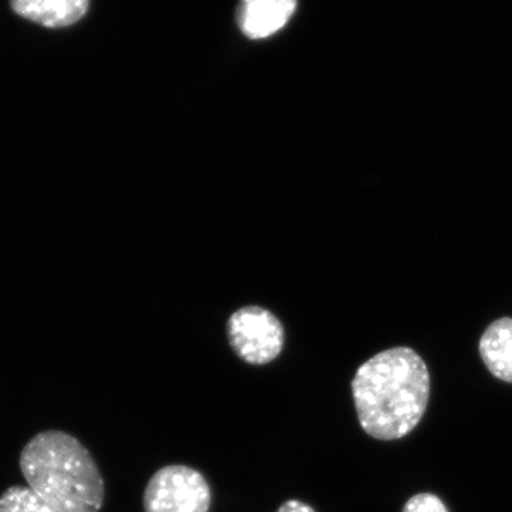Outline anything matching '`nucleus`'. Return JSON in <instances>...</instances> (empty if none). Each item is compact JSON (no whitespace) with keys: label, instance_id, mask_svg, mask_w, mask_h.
<instances>
[{"label":"nucleus","instance_id":"f257e3e1","mask_svg":"<svg viewBox=\"0 0 512 512\" xmlns=\"http://www.w3.org/2000/svg\"><path fill=\"white\" fill-rule=\"evenodd\" d=\"M352 393L366 434L382 441L403 439L429 404V369L413 349L384 350L357 369Z\"/></svg>","mask_w":512,"mask_h":512},{"label":"nucleus","instance_id":"f03ea898","mask_svg":"<svg viewBox=\"0 0 512 512\" xmlns=\"http://www.w3.org/2000/svg\"><path fill=\"white\" fill-rule=\"evenodd\" d=\"M19 464L28 487L56 512H100L103 507L99 466L72 434H36L23 447Z\"/></svg>","mask_w":512,"mask_h":512},{"label":"nucleus","instance_id":"7ed1b4c3","mask_svg":"<svg viewBox=\"0 0 512 512\" xmlns=\"http://www.w3.org/2000/svg\"><path fill=\"white\" fill-rule=\"evenodd\" d=\"M210 484L200 471L188 466H165L148 480L144 512H208Z\"/></svg>","mask_w":512,"mask_h":512},{"label":"nucleus","instance_id":"20e7f679","mask_svg":"<svg viewBox=\"0 0 512 512\" xmlns=\"http://www.w3.org/2000/svg\"><path fill=\"white\" fill-rule=\"evenodd\" d=\"M228 338L239 359L248 365H268L284 349L285 329L274 313L247 306L229 318Z\"/></svg>","mask_w":512,"mask_h":512},{"label":"nucleus","instance_id":"39448f33","mask_svg":"<svg viewBox=\"0 0 512 512\" xmlns=\"http://www.w3.org/2000/svg\"><path fill=\"white\" fill-rule=\"evenodd\" d=\"M296 8L298 0H241L239 29L249 39H266L285 28Z\"/></svg>","mask_w":512,"mask_h":512},{"label":"nucleus","instance_id":"423d86ee","mask_svg":"<svg viewBox=\"0 0 512 512\" xmlns=\"http://www.w3.org/2000/svg\"><path fill=\"white\" fill-rule=\"evenodd\" d=\"M90 0H10L20 18L49 29L69 28L84 18Z\"/></svg>","mask_w":512,"mask_h":512},{"label":"nucleus","instance_id":"0eeeda50","mask_svg":"<svg viewBox=\"0 0 512 512\" xmlns=\"http://www.w3.org/2000/svg\"><path fill=\"white\" fill-rule=\"evenodd\" d=\"M480 355L491 375L512 383V319L495 320L480 340Z\"/></svg>","mask_w":512,"mask_h":512},{"label":"nucleus","instance_id":"6e6552de","mask_svg":"<svg viewBox=\"0 0 512 512\" xmlns=\"http://www.w3.org/2000/svg\"><path fill=\"white\" fill-rule=\"evenodd\" d=\"M0 512H56L29 488L10 487L0 497Z\"/></svg>","mask_w":512,"mask_h":512},{"label":"nucleus","instance_id":"1a4fd4ad","mask_svg":"<svg viewBox=\"0 0 512 512\" xmlns=\"http://www.w3.org/2000/svg\"><path fill=\"white\" fill-rule=\"evenodd\" d=\"M402 512H448V510L437 495L423 493L410 498Z\"/></svg>","mask_w":512,"mask_h":512},{"label":"nucleus","instance_id":"9d476101","mask_svg":"<svg viewBox=\"0 0 512 512\" xmlns=\"http://www.w3.org/2000/svg\"><path fill=\"white\" fill-rule=\"evenodd\" d=\"M276 512H316L313 510L311 505L303 503V501L299 500H289L286 503L281 505Z\"/></svg>","mask_w":512,"mask_h":512}]
</instances>
